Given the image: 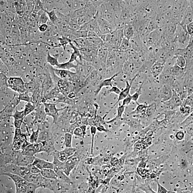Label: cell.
Segmentation results:
<instances>
[{
  "label": "cell",
  "instance_id": "obj_1",
  "mask_svg": "<svg viewBox=\"0 0 193 193\" xmlns=\"http://www.w3.org/2000/svg\"><path fill=\"white\" fill-rule=\"evenodd\" d=\"M124 37L123 28L117 29L107 35H103L101 38L104 41L102 47L107 48L109 51H117Z\"/></svg>",
  "mask_w": 193,
  "mask_h": 193
},
{
  "label": "cell",
  "instance_id": "obj_2",
  "mask_svg": "<svg viewBox=\"0 0 193 193\" xmlns=\"http://www.w3.org/2000/svg\"><path fill=\"white\" fill-rule=\"evenodd\" d=\"M190 35L186 29V25L178 23L172 37L173 42L177 49H184L189 44Z\"/></svg>",
  "mask_w": 193,
  "mask_h": 193
},
{
  "label": "cell",
  "instance_id": "obj_3",
  "mask_svg": "<svg viewBox=\"0 0 193 193\" xmlns=\"http://www.w3.org/2000/svg\"><path fill=\"white\" fill-rule=\"evenodd\" d=\"M8 87L19 94L27 91L25 82L21 77H11L7 81Z\"/></svg>",
  "mask_w": 193,
  "mask_h": 193
},
{
  "label": "cell",
  "instance_id": "obj_4",
  "mask_svg": "<svg viewBox=\"0 0 193 193\" xmlns=\"http://www.w3.org/2000/svg\"><path fill=\"white\" fill-rule=\"evenodd\" d=\"M82 59L87 62H94L97 59L98 49L92 47H88L78 49Z\"/></svg>",
  "mask_w": 193,
  "mask_h": 193
},
{
  "label": "cell",
  "instance_id": "obj_5",
  "mask_svg": "<svg viewBox=\"0 0 193 193\" xmlns=\"http://www.w3.org/2000/svg\"><path fill=\"white\" fill-rule=\"evenodd\" d=\"M96 16L97 18L99 27L102 35L108 34L117 30L114 26L106 20L102 16L98 14L97 12L96 14Z\"/></svg>",
  "mask_w": 193,
  "mask_h": 193
},
{
  "label": "cell",
  "instance_id": "obj_6",
  "mask_svg": "<svg viewBox=\"0 0 193 193\" xmlns=\"http://www.w3.org/2000/svg\"><path fill=\"white\" fill-rule=\"evenodd\" d=\"M43 105L46 114L53 118V122L54 123L57 121L59 116V112L66 108V107L59 109L56 107V103L51 102H45L43 103Z\"/></svg>",
  "mask_w": 193,
  "mask_h": 193
},
{
  "label": "cell",
  "instance_id": "obj_7",
  "mask_svg": "<svg viewBox=\"0 0 193 193\" xmlns=\"http://www.w3.org/2000/svg\"><path fill=\"white\" fill-rule=\"evenodd\" d=\"M182 100L176 92L172 89V96L170 99L161 104V106L164 107L169 108L171 110L179 108L182 105Z\"/></svg>",
  "mask_w": 193,
  "mask_h": 193
},
{
  "label": "cell",
  "instance_id": "obj_8",
  "mask_svg": "<svg viewBox=\"0 0 193 193\" xmlns=\"http://www.w3.org/2000/svg\"><path fill=\"white\" fill-rule=\"evenodd\" d=\"M80 30H86L88 32L91 31L96 33L101 38L102 35L101 33L97 21V18L96 16L88 22L80 26Z\"/></svg>",
  "mask_w": 193,
  "mask_h": 193
},
{
  "label": "cell",
  "instance_id": "obj_9",
  "mask_svg": "<svg viewBox=\"0 0 193 193\" xmlns=\"http://www.w3.org/2000/svg\"><path fill=\"white\" fill-rule=\"evenodd\" d=\"M54 73L62 79L68 82H73L76 80L77 73L68 70L54 68Z\"/></svg>",
  "mask_w": 193,
  "mask_h": 193
},
{
  "label": "cell",
  "instance_id": "obj_10",
  "mask_svg": "<svg viewBox=\"0 0 193 193\" xmlns=\"http://www.w3.org/2000/svg\"><path fill=\"white\" fill-rule=\"evenodd\" d=\"M23 178L29 182L38 185L40 188H42L45 178L42 177L40 173H30L25 175Z\"/></svg>",
  "mask_w": 193,
  "mask_h": 193
},
{
  "label": "cell",
  "instance_id": "obj_11",
  "mask_svg": "<svg viewBox=\"0 0 193 193\" xmlns=\"http://www.w3.org/2000/svg\"><path fill=\"white\" fill-rule=\"evenodd\" d=\"M165 64L156 61L152 65L150 68V73L154 79H156L162 73Z\"/></svg>",
  "mask_w": 193,
  "mask_h": 193
},
{
  "label": "cell",
  "instance_id": "obj_12",
  "mask_svg": "<svg viewBox=\"0 0 193 193\" xmlns=\"http://www.w3.org/2000/svg\"><path fill=\"white\" fill-rule=\"evenodd\" d=\"M138 76L139 74H136V75L134 77V78L132 79L131 83H129L128 81H127L126 82V85H125V88L124 90L120 92L119 95V98H118L117 101L115 104L114 105H113L112 108L114 107L116 105L117 103H119L120 101L124 100L125 98H126L127 96L129 95L132 84L133 83L134 79H136V77Z\"/></svg>",
  "mask_w": 193,
  "mask_h": 193
},
{
  "label": "cell",
  "instance_id": "obj_13",
  "mask_svg": "<svg viewBox=\"0 0 193 193\" xmlns=\"http://www.w3.org/2000/svg\"><path fill=\"white\" fill-rule=\"evenodd\" d=\"M170 73L176 79H180L183 78L185 73V69L178 66L176 62L172 66L169 67Z\"/></svg>",
  "mask_w": 193,
  "mask_h": 193
},
{
  "label": "cell",
  "instance_id": "obj_14",
  "mask_svg": "<svg viewBox=\"0 0 193 193\" xmlns=\"http://www.w3.org/2000/svg\"><path fill=\"white\" fill-rule=\"evenodd\" d=\"M35 158V156L29 157L23 155L21 153L16 158L14 164L20 166H28L33 163Z\"/></svg>",
  "mask_w": 193,
  "mask_h": 193
},
{
  "label": "cell",
  "instance_id": "obj_15",
  "mask_svg": "<svg viewBox=\"0 0 193 193\" xmlns=\"http://www.w3.org/2000/svg\"><path fill=\"white\" fill-rule=\"evenodd\" d=\"M33 164L40 170L45 169H54V164L53 162H50L38 158H35Z\"/></svg>",
  "mask_w": 193,
  "mask_h": 193
},
{
  "label": "cell",
  "instance_id": "obj_16",
  "mask_svg": "<svg viewBox=\"0 0 193 193\" xmlns=\"http://www.w3.org/2000/svg\"><path fill=\"white\" fill-rule=\"evenodd\" d=\"M78 161L76 158H69L68 160L64 163L62 171L68 177L71 171L75 167L77 163L78 162Z\"/></svg>",
  "mask_w": 193,
  "mask_h": 193
},
{
  "label": "cell",
  "instance_id": "obj_17",
  "mask_svg": "<svg viewBox=\"0 0 193 193\" xmlns=\"http://www.w3.org/2000/svg\"><path fill=\"white\" fill-rule=\"evenodd\" d=\"M124 37L131 40L136 35L137 32L133 25L131 23L125 24L123 28Z\"/></svg>",
  "mask_w": 193,
  "mask_h": 193
},
{
  "label": "cell",
  "instance_id": "obj_18",
  "mask_svg": "<svg viewBox=\"0 0 193 193\" xmlns=\"http://www.w3.org/2000/svg\"><path fill=\"white\" fill-rule=\"evenodd\" d=\"M72 43L77 48L91 47L88 37L79 38L72 40Z\"/></svg>",
  "mask_w": 193,
  "mask_h": 193
},
{
  "label": "cell",
  "instance_id": "obj_19",
  "mask_svg": "<svg viewBox=\"0 0 193 193\" xmlns=\"http://www.w3.org/2000/svg\"><path fill=\"white\" fill-rule=\"evenodd\" d=\"M68 82V81L59 78L56 83V87L59 88L60 92L64 95L67 96L70 93L69 85Z\"/></svg>",
  "mask_w": 193,
  "mask_h": 193
},
{
  "label": "cell",
  "instance_id": "obj_20",
  "mask_svg": "<svg viewBox=\"0 0 193 193\" xmlns=\"http://www.w3.org/2000/svg\"><path fill=\"white\" fill-rule=\"evenodd\" d=\"M26 140H28L27 136L26 134L22 133L21 138L13 139L12 143V150L15 151L21 150L23 142Z\"/></svg>",
  "mask_w": 193,
  "mask_h": 193
},
{
  "label": "cell",
  "instance_id": "obj_21",
  "mask_svg": "<svg viewBox=\"0 0 193 193\" xmlns=\"http://www.w3.org/2000/svg\"><path fill=\"white\" fill-rule=\"evenodd\" d=\"M148 105L146 104H141L137 106L136 109L130 113L131 115H139L141 117L146 116Z\"/></svg>",
  "mask_w": 193,
  "mask_h": 193
},
{
  "label": "cell",
  "instance_id": "obj_22",
  "mask_svg": "<svg viewBox=\"0 0 193 193\" xmlns=\"http://www.w3.org/2000/svg\"><path fill=\"white\" fill-rule=\"evenodd\" d=\"M21 153L23 155L29 157H34L38 153L34 143L31 144L23 150L21 151Z\"/></svg>",
  "mask_w": 193,
  "mask_h": 193
},
{
  "label": "cell",
  "instance_id": "obj_23",
  "mask_svg": "<svg viewBox=\"0 0 193 193\" xmlns=\"http://www.w3.org/2000/svg\"><path fill=\"white\" fill-rule=\"evenodd\" d=\"M40 174L42 177L47 179H57V175L54 169H45L41 170Z\"/></svg>",
  "mask_w": 193,
  "mask_h": 193
},
{
  "label": "cell",
  "instance_id": "obj_24",
  "mask_svg": "<svg viewBox=\"0 0 193 193\" xmlns=\"http://www.w3.org/2000/svg\"><path fill=\"white\" fill-rule=\"evenodd\" d=\"M120 73V72H119V73L114 75L112 77H111V78L106 79L105 80H104L101 83L100 86H99L98 88L96 91L95 95H98L103 87L106 86L112 87V80L116 77L119 75Z\"/></svg>",
  "mask_w": 193,
  "mask_h": 193
},
{
  "label": "cell",
  "instance_id": "obj_25",
  "mask_svg": "<svg viewBox=\"0 0 193 193\" xmlns=\"http://www.w3.org/2000/svg\"><path fill=\"white\" fill-rule=\"evenodd\" d=\"M60 92L57 87L52 89L48 92L45 96L46 100H52L54 98L59 99L61 95L60 94Z\"/></svg>",
  "mask_w": 193,
  "mask_h": 193
},
{
  "label": "cell",
  "instance_id": "obj_26",
  "mask_svg": "<svg viewBox=\"0 0 193 193\" xmlns=\"http://www.w3.org/2000/svg\"><path fill=\"white\" fill-rule=\"evenodd\" d=\"M55 67L56 68L68 70H70L72 68H74L77 70L78 68V65L74 64L73 62L68 61L64 63L59 64Z\"/></svg>",
  "mask_w": 193,
  "mask_h": 193
},
{
  "label": "cell",
  "instance_id": "obj_27",
  "mask_svg": "<svg viewBox=\"0 0 193 193\" xmlns=\"http://www.w3.org/2000/svg\"><path fill=\"white\" fill-rule=\"evenodd\" d=\"M132 49V45L130 40L124 37L118 51L124 52Z\"/></svg>",
  "mask_w": 193,
  "mask_h": 193
},
{
  "label": "cell",
  "instance_id": "obj_28",
  "mask_svg": "<svg viewBox=\"0 0 193 193\" xmlns=\"http://www.w3.org/2000/svg\"><path fill=\"white\" fill-rule=\"evenodd\" d=\"M46 61L48 64L52 67H56L59 64L58 58L52 56L49 51L47 52Z\"/></svg>",
  "mask_w": 193,
  "mask_h": 193
},
{
  "label": "cell",
  "instance_id": "obj_29",
  "mask_svg": "<svg viewBox=\"0 0 193 193\" xmlns=\"http://www.w3.org/2000/svg\"><path fill=\"white\" fill-rule=\"evenodd\" d=\"M54 170L57 175V179L67 183L70 182V180L68 177V176H67L63 171L58 169H54Z\"/></svg>",
  "mask_w": 193,
  "mask_h": 193
},
{
  "label": "cell",
  "instance_id": "obj_30",
  "mask_svg": "<svg viewBox=\"0 0 193 193\" xmlns=\"http://www.w3.org/2000/svg\"><path fill=\"white\" fill-rule=\"evenodd\" d=\"M36 109V106L33 104L32 102H27L25 105L24 108V113H25V118L31 114Z\"/></svg>",
  "mask_w": 193,
  "mask_h": 193
},
{
  "label": "cell",
  "instance_id": "obj_31",
  "mask_svg": "<svg viewBox=\"0 0 193 193\" xmlns=\"http://www.w3.org/2000/svg\"><path fill=\"white\" fill-rule=\"evenodd\" d=\"M44 10L46 12V13H47L50 21L52 23L54 24V25H56L58 19H59L57 15L56 12L55 11L54 9H53L50 11H46L45 9Z\"/></svg>",
  "mask_w": 193,
  "mask_h": 193
},
{
  "label": "cell",
  "instance_id": "obj_32",
  "mask_svg": "<svg viewBox=\"0 0 193 193\" xmlns=\"http://www.w3.org/2000/svg\"><path fill=\"white\" fill-rule=\"evenodd\" d=\"M40 131V129L39 127H38L36 131L32 130V134L30 135V142L31 144L35 143L38 141Z\"/></svg>",
  "mask_w": 193,
  "mask_h": 193
},
{
  "label": "cell",
  "instance_id": "obj_33",
  "mask_svg": "<svg viewBox=\"0 0 193 193\" xmlns=\"http://www.w3.org/2000/svg\"><path fill=\"white\" fill-rule=\"evenodd\" d=\"M176 63L178 66L185 68L186 64V61L184 57L181 55H177L175 58Z\"/></svg>",
  "mask_w": 193,
  "mask_h": 193
},
{
  "label": "cell",
  "instance_id": "obj_34",
  "mask_svg": "<svg viewBox=\"0 0 193 193\" xmlns=\"http://www.w3.org/2000/svg\"><path fill=\"white\" fill-rule=\"evenodd\" d=\"M64 139L65 148H72V134L70 133H66L64 135Z\"/></svg>",
  "mask_w": 193,
  "mask_h": 193
},
{
  "label": "cell",
  "instance_id": "obj_35",
  "mask_svg": "<svg viewBox=\"0 0 193 193\" xmlns=\"http://www.w3.org/2000/svg\"><path fill=\"white\" fill-rule=\"evenodd\" d=\"M12 117L13 118L14 120H25V113L24 110L19 111L16 107Z\"/></svg>",
  "mask_w": 193,
  "mask_h": 193
},
{
  "label": "cell",
  "instance_id": "obj_36",
  "mask_svg": "<svg viewBox=\"0 0 193 193\" xmlns=\"http://www.w3.org/2000/svg\"><path fill=\"white\" fill-rule=\"evenodd\" d=\"M18 97L20 101H25V102H32V98L29 95L27 91L25 93L19 94Z\"/></svg>",
  "mask_w": 193,
  "mask_h": 193
},
{
  "label": "cell",
  "instance_id": "obj_37",
  "mask_svg": "<svg viewBox=\"0 0 193 193\" xmlns=\"http://www.w3.org/2000/svg\"><path fill=\"white\" fill-rule=\"evenodd\" d=\"M50 135L49 133L47 131H40L38 141H45L49 140Z\"/></svg>",
  "mask_w": 193,
  "mask_h": 193
},
{
  "label": "cell",
  "instance_id": "obj_38",
  "mask_svg": "<svg viewBox=\"0 0 193 193\" xmlns=\"http://www.w3.org/2000/svg\"><path fill=\"white\" fill-rule=\"evenodd\" d=\"M48 16L43 8L42 9V13H40V18L39 22L40 25L43 24H46L48 20Z\"/></svg>",
  "mask_w": 193,
  "mask_h": 193
},
{
  "label": "cell",
  "instance_id": "obj_39",
  "mask_svg": "<svg viewBox=\"0 0 193 193\" xmlns=\"http://www.w3.org/2000/svg\"><path fill=\"white\" fill-rule=\"evenodd\" d=\"M62 151L66 154L68 157L69 158L75 153L77 151V149L76 148H72V147L70 148H65V149Z\"/></svg>",
  "mask_w": 193,
  "mask_h": 193
},
{
  "label": "cell",
  "instance_id": "obj_40",
  "mask_svg": "<svg viewBox=\"0 0 193 193\" xmlns=\"http://www.w3.org/2000/svg\"><path fill=\"white\" fill-rule=\"evenodd\" d=\"M96 130H97V129H96V127L95 126H92L91 127L90 131L92 134V138L91 148V153L92 154L93 153L94 139H95V136L96 133Z\"/></svg>",
  "mask_w": 193,
  "mask_h": 193
},
{
  "label": "cell",
  "instance_id": "obj_41",
  "mask_svg": "<svg viewBox=\"0 0 193 193\" xmlns=\"http://www.w3.org/2000/svg\"><path fill=\"white\" fill-rule=\"evenodd\" d=\"M147 143L148 142L144 140L139 141L135 144L134 146L135 148L136 149H138L139 150L145 148H147V147L148 146Z\"/></svg>",
  "mask_w": 193,
  "mask_h": 193
},
{
  "label": "cell",
  "instance_id": "obj_42",
  "mask_svg": "<svg viewBox=\"0 0 193 193\" xmlns=\"http://www.w3.org/2000/svg\"><path fill=\"white\" fill-rule=\"evenodd\" d=\"M182 103L190 106L193 110V93L183 100Z\"/></svg>",
  "mask_w": 193,
  "mask_h": 193
},
{
  "label": "cell",
  "instance_id": "obj_43",
  "mask_svg": "<svg viewBox=\"0 0 193 193\" xmlns=\"http://www.w3.org/2000/svg\"><path fill=\"white\" fill-rule=\"evenodd\" d=\"M44 6L42 2L40 0H35V12H38L41 10L43 8Z\"/></svg>",
  "mask_w": 193,
  "mask_h": 193
},
{
  "label": "cell",
  "instance_id": "obj_44",
  "mask_svg": "<svg viewBox=\"0 0 193 193\" xmlns=\"http://www.w3.org/2000/svg\"><path fill=\"white\" fill-rule=\"evenodd\" d=\"M27 166L31 173H40L41 170L35 165H34L33 163Z\"/></svg>",
  "mask_w": 193,
  "mask_h": 193
},
{
  "label": "cell",
  "instance_id": "obj_45",
  "mask_svg": "<svg viewBox=\"0 0 193 193\" xmlns=\"http://www.w3.org/2000/svg\"><path fill=\"white\" fill-rule=\"evenodd\" d=\"M125 106L122 105L118 107L117 110V115L115 119H120L122 118V115L125 111Z\"/></svg>",
  "mask_w": 193,
  "mask_h": 193
},
{
  "label": "cell",
  "instance_id": "obj_46",
  "mask_svg": "<svg viewBox=\"0 0 193 193\" xmlns=\"http://www.w3.org/2000/svg\"><path fill=\"white\" fill-rule=\"evenodd\" d=\"M73 134L76 138L80 139L83 137L82 131L80 127H77L76 129H75Z\"/></svg>",
  "mask_w": 193,
  "mask_h": 193
},
{
  "label": "cell",
  "instance_id": "obj_47",
  "mask_svg": "<svg viewBox=\"0 0 193 193\" xmlns=\"http://www.w3.org/2000/svg\"><path fill=\"white\" fill-rule=\"evenodd\" d=\"M24 119L14 120V125L15 129H21Z\"/></svg>",
  "mask_w": 193,
  "mask_h": 193
},
{
  "label": "cell",
  "instance_id": "obj_48",
  "mask_svg": "<svg viewBox=\"0 0 193 193\" xmlns=\"http://www.w3.org/2000/svg\"><path fill=\"white\" fill-rule=\"evenodd\" d=\"M22 132L21 129H15L13 139H18L21 138Z\"/></svg>",
  "mask_w": 193,
  "mask_h": 193
},
{
  "label": "cell",
  "instance_id": "obj_49",
  "mask_svg": "<svg viewBox=\"0 0 193 193\" xmlns=\"http://www.w3.org/2000/svg\"><path fill=\"white\" fill-rule=\"evenodd\" d=\"M110 163L112 167H116L119 165V160L116 158L112 157L110 159Z\"/></svg>",
  "mask_w": 193,
  "mask_h": 193
},
{
  "label": "cell",
  "instance_id": "obj_50",
  "mask_svg": "<svg viewBox=\"0 0 193 193\" xmlns=\"http://www.w3.org/2000/svg\"><path fill=\"white\" fill-rule=\"evenodd\" d=\"M19 30L17 27H15L12 32V37L14 40H17L19 38Z\"/></svg>",
  "mask_w": 193,
  "mask_h": 193
},
{
  "label": "cell",
  "instance_id": "obj_51",
  "mask_svg": "<svg viewBox=\"0 0 193 193\" xmlns=\"http://www.w3.org/2000/svg\"><path fill=\"white\" fill-rule=\"evenodd\" d=\"M186 29L190 35L193 37V21L186 25Z\"/></svg>",
  "mask_w": 193,
  "mask_h": 193
},
{
  "label": "cell",
  "instance_id": "obj_52",
  "mask_svg": "<svg viewBox=\"0 0 193 193\" xmlns=\"http://www.w3.org/2000/svg\"><path fill=\"white\" fill-rule=\"evenodd\" d=\"M132 101L131 95L129 94L126 98L123 100L122 105L124 106L129 105L131 103Z\"/></svg>",
  "mask_w": 193,
  "mask_h": 193
},
{
  "label": "cell",
  "instance_id": "obj_53",
  "mask_svg": "<svg viewBox=\"0 0 193 193\" xmlns=\"http://www.w3.org/2000/svg\"><path fill=\"white\" fill-rule=\"evenodd\" d=\"M137 172L139 174V175L143 177L148 172V170L145 169L143 168L139 167L137 169Z\"/></svg>",
  "mask_w": 193,
  "mask_h": 193
},
{
  "label": "cell",
  "instance_id": "obj_54",
  "mask_svg": "<svg viewBox=\"0 0 193 193\" xmlns=\"http://www.w3.org/2000/svg\"><path fill=\"white\" fill-rule=\"evenodd\" d=\"M120 92H121V91H120V89L117 87L115 86L112 87L108 91V93H114L115 94H118V95H119Z\"/></svg>",
  "mask_w": 193,
  "mask_h": 193
},
{
  "label": "cell",
  "instance_id": "obj_55",
  "mask_svg": "<svg viewBox=\"0 0 193 193\" xmlns=\"http://www.w3.org/2000/svg\"><path fill=\"white\" fill-rule=\"evenodd\" d=\"M158 185V193H168V191L161 185L158 182H157Z\"/></svg>",
  "mask_w": 193,
  "mask_h": 193
},
{
  "label": "cell",
  "instance_id": "obj_56",
  "mask_svg": "<svg viewBox=\"0 0 193 193\" xmlns=\"http://www.w3.org/2000/svg\"><path fill=\"white\" fill-rule=\"evenodd\" d=\"M48 26L47 24H43L40 25L39 27V30L40 32H45L47 30Z\"/></svg>",
  "mask_w": 193,
  "mask_h": 193
},
{
  "label": "cell",
  "instance_id": "obj_57",
  "mask_svg": "<svg viewBox=\"0 0 193 193\" xmlns=\"http://www.w3.org/2000/svg\"><path fill=\"white\" fill-rule=\"evenodd\" d=\"M184 134L183 133V132L179 131L177 133L176 135V137H177V138L178 139L180 140H181L184 138Z\"/></svg>",
  "mask_w": 193,
  "mask_h": 193
},
{
  "label": "cell",
  "instance_id": "obj_58",
  "mask_svg": "<svg viewBox=\"0 0 193 193\" xmlns=\"http://www.w3.org/2000/svg\"><path fill=\"white\" fill-rule=\"evenodd\" d=\"M110 167L108 166H103L102 167V172L105 175L107 174L110 170Z\"/></svg>",
  "mask_w": 193,
  "mask_h": 193
},
{
  "label": "cell",
  "instance_id": "obj_59",
  "mask_svg": "<svg viewBox=\"0 0 193 193\" xmlns=\"http://www.w3.org/2000/svg\"><path fill=\"white\" fill-rule=\"evenodd\" d=\"M67 97L70 99H73L76 97V94L73 92H71L67 95Z\"/></svg>",
  "mask_w": 193,
  "mask_h": 193
},
{
  "label": "cell",
  "instance_id": "obj_60",
  "mask_svg": "<svg viewBox=\"0 0 193 193\" xmlns=\"http://www.w3.org/2000/svg\"><path fill=\"white\" fill-rule=\"evenodd\" d=\"M31 143L30 142H28V140H26L23 142L22 145V146H21V151L23 150V149H25L26 147L28 146L29 144H30Z\"/></svg>",
  "mask_w": 193,
  "mask_h": 193
},
{
  "label": "cell",
  "instance_id": "obj_61",
  "mask_svg": "<svg viewBox=\"0 0 193 193\" xmlns=\"http://www.w3.org/2000/svg\"><path fill=\"white\" fill-rule=\"evenodd\" d=\"M80 127L82 131L83 138L86 134L87 126L86 125H81Z\"/></svg>",
  "mask_w": 193,
  "mask_h": 193
},
{
  "label": "cell",
  "instance_id": "obj_62",
  "mask_svg": "<svg viewBox=\"0 0 193 193\" xmlns=\"http://www.w3.org/2000/svg\"><path fill=\"white\" fill-rule=\"evenodd\" d=\"M97 129L98 130V131H106V129H105L104 127L102 125H99L97 127Z\"/></svg>",
  "mask_w": 193,
  "mask_h": 193
}]
</instances>
